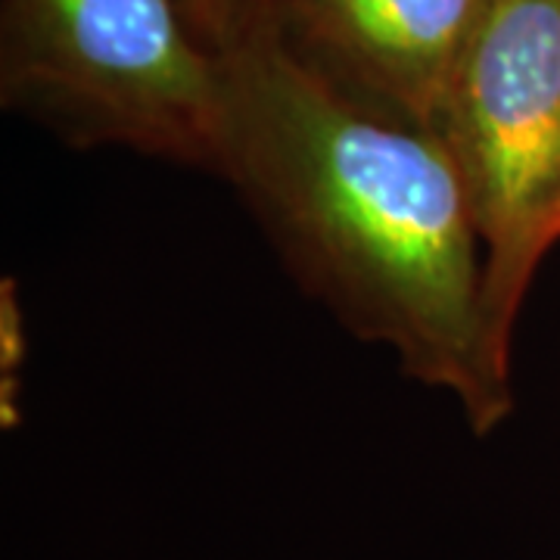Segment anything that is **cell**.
I'll list each match as a JSON object with an SVG mask.
<instances>
[{"instance_id":"cell-5","label":"cell","mask_w":560,"mask_h":560,"mask_svg":"<svg viewBox=\"0 0 560 560\" xmlns=\"http://www.w3.org/2000/svg\"><path fill=\"white\" fill-rule=\"evenodd\" d=\"M180 7L219 57L253 38L265 16V0H180Z\"/></svg>"},{"instance_id":"cell-1","label":"cell","mask_w":560,"mask_h":560,"mask_svg":"<svg viewBox=\"0 0 560 560\" xmlns=\"http://www.w3.org/2000/svg\"><path fill=\"white\" fill-rule=\"evenodd\" d=\"M221 66L219 175L290 275L492 433L514 389L486 361L480 237L445 138L346 101L261 32Z\"/></svg>"},{"instance_id":"cell-2","label":"cell","mask_w":560,"mask_h":560,"mask_svg":"<svg viewBox=\"0 0 560 560\" xmlns=\"http://www.w3.org/2000/svg\"><path fill=\"white\" fill-rule=\"evenodd\" d=\"M0 97L81 147L219 172L224 66L180 0H0Z\"/></svg>"},{"instance_id":"cell-3","label":"cell","mask_w":560,"mask_h":560,"mask_svg":"<svg viewBox=\"0 0 560 560\" xmlns=\"http://www.w3.org/2000/svg\"><path fill=\"white\" fill-rule=\"evenodd\" d=\"M440 135L480 237L486 361L511 389L523 296L560 241V0H492Z\"/></svg>"},{"instance_id":"cell-4","label":"cell","mask_w":560,"mask_h":560,"mask_svg":"<svg viewBox=\"0 0 560 560\" xmlns=\"http://www.w3.org/2000/svg\"><path fill=\"white\" fill-rule=\"evenodd\" d=\"M492 0H265L261 35L386 119L440 135Z\"/></svg>"}]
</instances>
